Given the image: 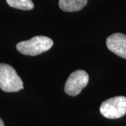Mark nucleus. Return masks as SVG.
I'll use <instances>...</instances> for the list:
<instances>
[{"mask_svg": "<svg viewBox=\"0 0 126 126\" xmlns=\"http://www.w3.org/2000/svg\"><path fill=\"white\" fill-rule=\"evenodd\" d=\"M0 126H4V124L3 121H2V120L1 119V118H0Z\"/></svg>", "mask_w": 126, "mask_h": 126, "instance_id": "obj_8", "label": "nucleus"}, {"mask_svg": "<svg viewBox=\"0 0 126 126\" xmlns=\"http://www.w3.org/2000/svg\"><path fill=\"white\" fill-rule=\"evenodd\" d=\"M53 45V41L47 36H36L31 39L18 43L16 48L23 55L34 56L49 50Z\"/></svg>", "mask_w": 126, "mask_h": 126, "instance_id": "obj_1", "label": "nucleus"}, {"mask_svg": "<svg viewBox=\"0 0 126 126\" xmlns=\"http://www.w3.org/2000/svg\"><path fill=\"white\" fill-rule=\"evenodd\" d=\"M88 0H59V6L64 11L75 12L83 9Z\"/></svg>", "mask_w": 126, "mask_h": 126, "instance_id": "obj_6", "label": "nucleus"}, {"mask_svg": "<svg viewBox=\"0 0 126 126\" xmlns=\"http://www.w3.org/2000/svg\"><path fill=\"white\" fill-rule=\"evenodd\" d=\"M7 4L15 9L21 10H31L34 8L32 0H6Z\"/></svg>", "mask_w": 126, "mask_h": 126, "instance_id": "obj_7", "label": "nucleus"}, {"mask_svg": "<svg viewBox=\"0 0 126 126\" xmlns=\"http://www.w3.org/2000/svg\"><path fill=\"white\" fill-rule=\"evenodd\" d=\"M99 111L107 118L116 119L126 114V97L117 96L107 99L102 102Z\"/></svg>", "mask_w": 126, "mask_h": 126, "instance_id": "obj_3", "label": "nucleus"}, {"mask_svg": "<svg viewBox=\"0 0 126 126\" xmlns=\"http://www.w3.org/2000/svg\"><path fill=\"white\" fill-rule=\"evenodd\" d=\"M89 76L84 70H77L70 74L65 83L64 91L70 96H77L88 84Z\"/></svg>", "mask_w": 126, "mask_h": 126, "instance_id": "obj_4", "label": "nucleus"}, {"mask_svg": "<svg viewBox=\"0 0 126 126\" xmlns=\"http://www.w3.org/2000/svg\"><path fill=\"white\" fill-rule=\"evenodd\" d=\"M0 88L4 92L13 93L23 89V83L11 65L0 64Z\"/></svg>", "mask_w": 126, "mask_h": 126, "instance_id": "obj_2", "label": "nucleus"}, {"mask_svg": "<svg viewBox=\"0 0 126 126\" xmlns=\"http://www.w3.org/2000/svg\"><path fill=\"white\" fill-rule=\"evenodd\" d=\"M107 48L114 54L126 59V35L115 33L107 39Z\"/></svg>", "mask_w": 126, "mask_h": 126, "instance_id": "obj_5", "label": "nucleus"}]
</instances>
